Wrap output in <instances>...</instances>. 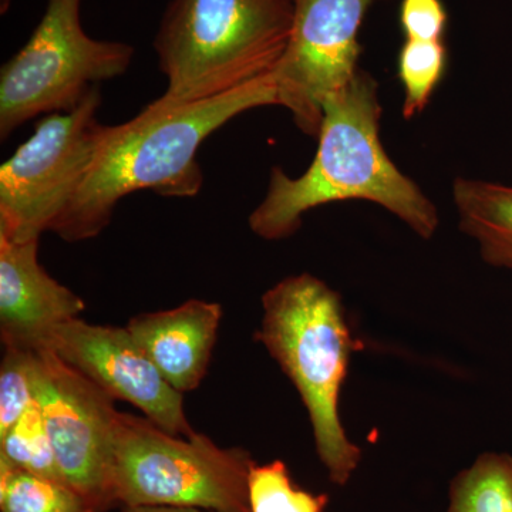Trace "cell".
I'll return each instance as SVG.
<instances>
[{
  "instance_id": "cell-23",
  "label": "cell",
  "mask_w": 512,
  "mask_h": 512,
  "mask_svg": "<svg viewBox=\"0 0 512 512\" xmlns=\"http://www.w3.org/2000/svg\"><path fill=\"white\" fill-rule=\"evenodd\" d=\"M123 512H134V510H131V508H126Z\"/></svg>"
},
{
  "instance_id": "cell-2",
  "label": "cell",
  "mask_w": 512,
  "mask_h": 512,
  "mask_svg": "<svg viewBox=\"0 0 512 512\" xmlns=\"http://www.w3.org/2000/svg\"><path fill=\"white\" fill-rule=\"evenodd\" d=\"M264 106H276L274 76L183 106L154 100L133 120L107 126L92 168L50 232L67 242L99 237L117 204L138 191L195 197L204 183L202 143L239 114Z\"/></svg>"
},
{
  "instance_id": "cell-4",
  "label": "cell",
  "mask_w": 512,
  "mask_h": 512,
  "mask_svg": "<svg viewBox=\"0 0 512 512\" xmlns=\"http://www.w3.org/2000/svg\"><path fill=\"white\" fill-rule=\"evenodd\" d=\"M292 25L293 0H171L154 39L167 77L158 103H197L274 76Z\"/></svg>"
},
{
  "instance_id": "cell-13",
  "label": "cell",
  "mask_w": 512,
  "mask_h": 512,
  "mask_svg": "<svg viewBox=\"0 0 512 512\" xmlns=\"http://www.w3.org/2000/svg\"><path fill=\"white\" fill-rule=\"evenodd\" d=\"M453 200L461 231L477 242L488 265L512 269V187L457 178Z\"/></svg>"
},
{
  "instance_id": "cell-7",
  "label": "cell",
  "mask_w": 512,
  "mask_h": 512,
  "mask_svg": "<svg viewBox=\"0 0 512 512\" xmlns=\"http://www.w3.org/2000/svg\"><path fill=\"white\" fill-rule=\"evenodd\" d=\"M100 86L74 109L47 114L0 167V237L40 239L69 207L106 136Z\"/></svg>"
},
{
  "instance_id": "cell-14",
  "label": "cell",
  "mask_w": 512,
  "mask_h": 512,
  "mask_svg": "<svg viewBox=\"0 0 512 512\" xmlns=\"http://www.w3.org/2000/svg\"><path fill=\"white\" fill-rule=\"evenodd\" d=\"M447 512H512V456L484 453L458 471L448 490Z\"/></svg>"
},
{
  "instance_id": "cell-1",
  "label": "cell",
  "mask_w": 512,
  "mask_h": 512,
  "mask_svg": "<svg viewBox=\"0 0 512 512\" xmlns=\"http://www.w3.org/2000/svg\"><path fill=\"white\" fill-rule=\"evenodd\" d=\"M379 87L359 70L322 104L318 153L301 177L272 168L268 190L249 215V228L266 241L292 237L306 212L332 202H375L420 238L439 228V211L423 190L393 163L380 141Z\"/></svg>"
},
{
  "instance_id": "cell-6",
  "label": "cell",
  "mask_w": 512,
  "mask_h": 512,
  "mask_svg": "<svg viewBox=\"0 0 512 512\" xmlns=\"http://www.w3.org/2000/svg\"><path fill=\"white\" fill-rule=\"evenodd\" d=\"M82 0H49L26 45L0 70V138L42 114L74 109L94 86L123 76L134 59L124 42L93 39Z\"/></svg>"
},
{
  "instance_id": "cell-20",
  "label": "cell",
  "mask_w": 512,
  "mask_h": 512,
  "mask_svg": "<svg viewBox=\"0 0 512 512\" xmlns=\"http://www.w3.org/2000/svg\"><path fill=\"white\" fill-rule=\"evenodd\" d=\"M447 12L441 0H402L400 26L406 40H443Z\"/></svg>"
},
{
  "instance_id": "cell-10",
  "label": "cell",
  "mask_w": 512,
  "mask_h": 512,
  "mask_svg": "<svg viewBox=\"0 0 512 512\" xmlns=\"http://www.w3.org/2000/svg\"><path fill=\"white\" fill-rule=\"evenodd\" d=\"M39 348L53 350L114 400L133 404L168 433H197L185 416L184 394L164 379L127 328L76 318L50 330Z\"/></svg>"
},
{
  "instance_id": "cell-8",
  "label": "cell",
  "mask_w": 512,
  "mask_h": 512,
  "mask_svg": "<svg viewBox=\"0 0 512 512\" xmlns=\"http://www.w3.org/2000/svg\"><path fill=\"white\" fill-rule=\"evenodd\" d=\"M35 396L66 483L94 510L116 507L111 491L113 431L119 410L92 380L53 350L35 349Z\"/></svg>"
},
{
  "instance_id": "cell-15",
  "label": "cell",
  "mask_w": 512,
  "mask_h": 512,
  "mask_svg": "<svg viewBox=\"0 0 512 512\" xmlns=\"http://www.w3.org/2000/svg\"><path fill=\"white\" fill-rule=\"evenodd\" d=\"M0 512H97L72 487L0 460Z\"/></svg>"
},
{
  "instance_id": "cell-17",
  "label": "cell",
  "mask_w": 512,
  "mask_h": 512,
  "mask_svg": "<svg viewBox=\"0 0 512 512\" xmlns=\"http://www.w3.org/2000/svg\"><path fill=\"white\" fill-rule=\"evenodd\" d=\"M0 460L8 461L12 466L36 476L67 484L57 463L42 409L36 400L18 423L0 439Z\"/></svg>"
},
{
  "instance_id": "cell-22",
  "label": "cell",
  "mask_w": 512,
  "mask_h": 512,
  "mask_svg": "<svg viewBox=\"0 0 512 512\" xmlns=\"http://www.w3.org/2000/svg\"><path fill=\"white\" fill-rule=\"evenodd\" d=\"M10 6V0H0V12L6 13L8 12Z\"/></svg>"
},
{
  "instance_id": "cell-21",
  "label": "cell",
  "mask_w": 512,
  "mask_h": 512,
  "mask_svg": "<svg viewBox=\"0 0 512 512\" xmlns=\"http://www.w3.org/2000/svg\"><path fill=\"white\" fill-rule=\"evenodd\" d=\"M134 512H210L204 510H194V508H168V507H153V508H131Z\"/></svg>"
},
{
  "instance_id": "cell-19",
  "label": "cell",
  "mask_w": 512,
  "mask_h": 512,
  "mask_svg": "<svg viewBox=\"0 0 512 512\" xmlns=\"http://www.w3.org/2000/svg\"><path fill=\"white\" fill-rule=\"evenodd\" d=\"M35 349L3 346L0 363V439L35 402Z\"/></svg>"
},
{
  "instance_id": "cell-18",
  "label": "cell",
  "mask_w": 512,
  "mask_h": 512,
  "mask_svg": "<svg viewBox=\"0 0 512 512\" xmlns=\"http://www.w3.org/2000/svg\"><path fill=\"white\" fill-rule=\"evenodd\" d=\"M251 512H325L329 497L312 494L293 484L284 461L254 464L248 477Z\"/></svg>"
},
{
  "instance_id": "cell-12",
  "label": "cell",
  "mask_w": 512,
  "mask_h": 512,
  "mask_svg": "<svg viewBox=\"0 0 512 512\" xmlns=\"http://www.w3.org/2000/svg\"><path fill=\"white\" fill-rule=\"evenodd\" d=\"M220 303L190 299L173 309L140 313L126 328L177 392H194L211 365L220 330Z\"/></svg>"
},
{
  "instance_id": "cell-5",
  "label": "cell",
  "mask_w": 512,
  "mask_h": 512,
  "mask_svg": "<svg viewBox=\"0 0 512 512\" xmlns=\"http://www.w3.org/2000/svg\"><path fill=\"white\" fill-rule=\"evenodd\" d=\"M251 454L202 433H168L147 417L119 412L113 431L111 491L126 508L251 512Z\"/></svg>"
},
{
  "instance_id": "cell-3",
  "label": "cell",
  "mask_w": 512,
  "mask_h": 512,
  "mask_svg": "<svg viewBox=\"0 0 512 512\" xmlns=\"http://www.w3.org/2000/svg\"><path fill=\"white\" fill-rule=\"evenodd\" d=\"M256 342L278 363L305 404L320 463L333 484L352 480L362 450L346 433L340 394L356 348L342 298L311 274L286 276L262 296Z\"/></svg>"
},
{
  "instance_id": "cell-9",
  "label": "cell",
  "mask_w": 512,
  "mask_h": 512,
  "mask_svg": "<svg viewBox=\"0 0 512 512\" xmlns=\"http://www.w3.org/2000/svg\"><path fill=\"white\" fill-rule=\"evenodd\" d=\"M372 0H293L291 39L274 73L276 106L318 137L322 104L359 72V32Z\"/></svg>"
},
{
  "instance_id": "cell-16",
  "label": "cell",
  "mask_w": 512,
  "mask_h": 512,
  "mask_svg": "<svg viewBox=\"0 0 512 512\" xmlns=\"http://www.w3.org/2000/svg\"><path fill=\"white\" fill-rule=\"evenodd\" d=\"M447 47L443 40H406L397 57V77L403 86V117L419 116L429 106L431 97L447 69Z\"/></svg>"
},
{
  "instance_id": "cell-11",
  "label": "cell",
  "mask_w": 512,
  "mask_h": 512,
  "mask_svg": "<svg viewBox=\"0 0 512 512\" xmlns=\"http://www.w3.org/2000/svg\"><path fill=\"white\" fill-rule=\"evenodd\" d=\"M40 239L0 237V336L2 345L36 349L60 323L80 318L86 303L47 274Z\"/></svg>"
}]
</instances>
